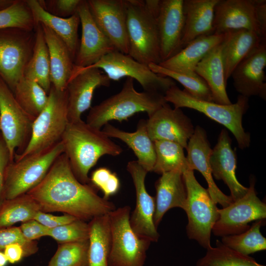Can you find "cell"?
<instances>
[{"label":"cell","instance_id":"obj_3","mask_svg":"<svg viewBox=\"0 0 266 266\" xmlns=\"http://www.w3.org/2000/svg\"><path fill=\"white\" fill-rule=\"evenodd\" d=\"M166 103L164 94L138 92L134 88L133 79L128 77L119 92L91 108L86 122L101 130L111 121L121 122L140 112H146L149 116Z\"/></svg>","mask_w":266,"mask_h":266},{"label":"cell","instance_id":"obj_5","mask_svg":"<svg viewBox=\"0 0 266 266\" xmlns=\"http://www.w3.org/2000/svg\"><path fill=\"white\" fill-rule=\"evenodd\" d=\"M48 96L46 106L33 121L27 146L14 160L45 151L61 141L68 123L67 92L51 85Z\"/></svg>","mask_w":266,"mask_h":266},{"label":"cell","instance_id":"obj_41","mask_svg":"<svg viewBox=\"0 0 266 266\" xmlns=\"http://www.w3.org/2000/svg\"><path fill=\"white\" fill-rule=\"evenodd\" d=\"M17 28L34 30L35 25L26 0H15L0 10V29Z\"/></svg>","mask_w":266,"mask_h":266},{"label":"cell","instance_id":"obj_9","mask_svg":"<svg viewBox=\"0 0 266 266\" xmlns=\"http://www.w3.org/2000/svg\"><path fill=\"white\" fill-rule=\"evenodd\" d=\"M108 215L111 233L108 266H144L151 242L139 237L132 229L131 207L115 208Z\"/></svg>","mask_w":266,"mask_h":266},{"label":"cell","instance_id":"obj_2","mask_svg":"<svg viewBox=\"0 0 266 266\" xmlns=\"http://www.w3.org/2000/svg\"><path fill=\"white\" fill-rule=\"evenodd\" d=\"M61 141L74 175L83 184L90 182L89 172L100 157L105 155L117 156L123 152L122 147L101 130L82 119L68 122Z\"/></svg>","mask_w":266,"mask_h":266},{"label":"cell","instance_id":"obj_44","mask_svg":"<svg viewBox=\"0 0 266 266\" xmlns=\"http://www.w3.org/2000/svg\"><path fill=\"white\" fill-rule=\"evenodd\" d=\"M13 243L22 245L26 257L34 254L38 250L37 242L27 240L19 227L11 226L0 229V251L3 250L7 245Z\"/></svg>","mask_w":266,"mask_h":266},{"label":"cell","instance_id":"obj_10","mask_svg":"<svg viewBox=\"0 0 266 266\" xmlns=\"http://www.w3.org/2000/svg\"><path fill=\"white\" fill-rule=\"evenodd\" d=\"M214 34L253 31L266 39V0H219L214 8Z\"/></svg>","mask_w":266,"mask_h":266},{"label":"cell","instance_id":"obj_25","mask_svg":"<svg viewBox=\"0 0 266 266\" xmlns=\"http://www.w3.org/2000/svg\"><path fill=\"white\" fill-rule=\"evenodd\" d=\"M219 0H183L182 49L194 39L214 34V8Z\"/></svg>","mask_w":266,"mask_h":266},{"label":"cell","instance_id":"obj_29","mask_svg":"<svg viewBox=\"0 0 266 266\" xmlns=\"http://www.w3.org/2000/svg\"><path fill=\"white\" fill-rule=\"evenodd\" d=\"M41 25L49 55L51 85L58 91H65L72 75L74 60L64 42L48 28Z\"/></svg>","mask_w":266,"mask_h":266},{"label":"cell","instance_id":"obj_14","mask_svg":"<svg viewBox=\"0 0 266 266\" xmlns=\"http://www.w3.org/2000/svg\"><path fill=\"white\" fill-rule=\"evenodd\" d=\"M255 179L251 177L246 194L230 205L218 209L219 218L212 232L217 236L233 235L246 231L249 223L266 218V204L257 196L255 189Z\"/></svg>","mask_w":266,"mask_h":266},{"label":"cell","instance_id":"obj_22","mask_svg":"<svg viewBox=\"0 0 266 266\" xmlns=\"http://www.w3.org/2000/svg\"><path fill=\"white\" fill-rule=\"evenodd\" d=\"M186 149L189 169L197 170L202 175L207 183V189L214 202L220 204L222 208L230 205L233 201L232 198L223 193L213 180L209 162L212 149L202 128L198 126L195 128Z\"/></svg>","mask_w":266,"mask_h":266},{"label":"cell","instance_id":"obj_39","mask_svg":"<svg viewBox=\"0 0 266 266\" xmlns=\"http://www.w3.org/2000/svg\"><path fill=\"white\" fill-rule=\"evenodd\" d=\"M148 66L154 72L169 77L180 83L184 87V90L193 97L213 101L211 92L207 84L196 72L189 73L177 72L164 68L158 64L152 63L149 64Z\"/></svg>","mask_w":266,"mask_h":266},{"label":"cell","instance_id":"obj_46","mask_svg":"<svg viewBox=\"0 0 266 266\" xmlns=\"http://www.w3.org/2000/svg\"><path fill=\"white\" fill-rule=\"evenodd\" d=\"M19 227L24 237L30 241H35L43 236H49L50 229L34 219L22 223Z\"/></svg>","mask_w":266,"mask_h":266},{"label":"cell","instance_id":"obj_13","mask_svg":"<svg viewBox=\"0 0 266 266\" xmlns=\"http://www.w3.org/2000/svg\"><path fill=\"white\" fill-rule=\"evenodd\" d=\"M34 119L22 108L13 92L0 77V131L10 162L14 161L16 149L22 148L23 151L27 146Z\"/></svg>","mask_w":266,"mask_h":266},{"label":"cell","instance_id":"obj_50","mask_svg":"<svg viewBox=\"0 0 266 266\" xmlns=\"http://www.w3.org/2000/svg\"><path fill=\"white\" fill-rule=\"evenodd\" d=\"M162 0H145L144 4L145 9L157 19L161 8Z\"/></svg>","mask_w":266,"mask_h":266},{"label":"cell","instance_id":"obj_30","mask_svg":"<svg viewBox=\"0 0 266 266\" xmlns=\"http://www.w3.org/2000/svg\"><path fill=\"white\" fill-rule=\"evenodd\" d=\"M226 33L212 34L198 37L186 45L178 53L161 62L160 66L182 73L195 71L198 63L212 48L225 39Z\"/></svg>","mask_w":266,"mask_h":266},{"label":"cell","instance_id":"obj_34","mask_svg":"<svg viewBox=\"0 0 266 266\" xmlns=\"http://www.w3.org/2000/svg\"><path fill=\"white\" fill-rule=\"evenodd\" d=\"M39 211L36 201L27 194L3 200L0 206V229L34 219Z\"/></svg>","mask_w":266,"mask_h":266},{"label":"cell","instance_id":"obj_51","mask_svg":"<svg viewBox=\"0 0 266 266\" xmlns=\"http://www.w3.org/2000/svg\"><path fill=\"white\" fill-rule=\"evenodd\" d=\"M15 0H0V10H2L12 4Z\"/></svg>","mask_w":266,"mask_h":266},{"label":"cell","instance_id":"obj_17","mask_svg":"<svg viewBox=\"0 0 266 266\" xmlns=\"http://www.w3.org/2000/svg\"><path fill=\"white\" fill-rule=\"evenodd\" d=\"M110 81L99 68H85L74 66L72 76L66 88L68 122L81 120L82 114L91 107L96 89L100 86H109Z\"/></svg>","mask_w":266,"mask_h":266},{"label":"cell","instance_id":"obj_33","mask_svg":"<svg viewBox=\"0 0 266 266\" xmlns=\"http://www.w3.org/2000/svg\"><path fill=\"white\" fill-rule=\"evenodd\" d=\"M33 52L24 72V77L37 83L48 94L51 83L49 55L40 24L35 28Z\"/></svg>","mask_w":266,"mask_h":266},{"label":"cell","instance_id":"obj_8","mask_svg":"<svg viewBox=\"0 0 266 266\" xmlns=\"http://www.w3.org/2000/svg\"><path fill=\"white\" fill-rule=\"evenodd\" d=\"M63 153L61 141L45 151L9 162L5 171L3 200L26 194L37 186Z\"/></svg>","mask_w":266,"mask_h":266},{"label":"cell","instance_id":"obj_27","mask_svg":"<svg viewBox=\"0 0 266 266\" xmlns=\"http://www.w3.org/2000/svg\"><path fill=\"white\" fill-rule=\"evenodd\" d=\"M266 41L256 33L247 30H233L226 33L221 56L226 83L237 65Z\"/></svg>","mask_w":266,"mask_h":266},{"label":"cell","instance_id":"obj_11","mask_svg":"<svg viewBox=\"0 0 266 266\" xmlns=\"http://www.w3.org/2000/svg\"><path fill=\"white\" fill-rule=\"evenodd\" d=\"M35 29H0V77L13 92L32 55Z\"/></svg>","mask_w":266,"mask_h":266},{"label":"cell","instance_id":"obj_48","mask_svg":"<svg viewBox=\"0 0 266 266\" xmlns=\"http://www.w3.org/2000/svg\"><path fill=\"white\" fill-rule=\"evenodd\" d=\"M10 162L9 151L2 136L0 135V206L3 201V191L6 167Z\"/></svg>","mask_w":266,"mask_h":266},{"label":"cell","instance_id":"obj_47","mask_svg":"<svg viewBox=\"0 0 266 266\" xmlns=\"http://www.w3.org/2000/svg\"><path fill=\"white\" fill-rule=\"evenodd\" d=\"M34 219L51 229L70 223L77 219L66 214L56 216L39 211Z\"/></svg>","mask_w":266,"mask_h":266},{"label":"cell","instance_id":"obj_1","mask_svg":"<svg viewBox=\"0 0 266 266\" xmlns=\"http://www.w3.org/2000/svg\"><path fill=\"white\" fill-rule=\"evenodd\" d=\"M27 194L41 211L61 212L86 222L115 209L113 202L97 194L94 186L76 178L64 153L55 161L43 180Z\"/></svg>","mask_w":266,"mask_h":266},{"label":"cell","instance_id":"obj_23","mask_svg":"<svg viewBox=\"0 0 266 266\" xmlns=\"http://www.w3.org/2000/svg\"><path fill=\"white\" fill-rule=\"evenodd\" d=\"M231 144L228 132L223 129L211 150L209 162L213 177L224 182L230 191V196L235 201L244 196L248 188L243 186L236 178V155Z\"/></svg>","mask_w":266,"mask_h":266},{"label":"cell","instance_id":"obj_4","mask_svg":"<svg viewBox=\"0 0 266 266\" xmlns=\"http://www.w3.org/2000/svg\"><path fill=\"white\" fill-rule=\"evenodd\" d=\"M164 97L166 102L172 103L174 108L196 110L225 126L233 134L239 148L244 149L249 146L250 135L245 132L242 124L243 115L249 107L248 98L239 95L234 103L220 104L196 99L176 85L171 87Z\"/></svg>","mask_w":266,"mask_h":266},{"label":"cell","instance_id":"obj_21","mask_svg":"<svg viewBox=\"0 0 266 266\" xmlns=\"http://www.w3.org/2000/svg\"><path fill=\"white\" fill-rule=\"evenodd\" d=\"M183 0H162L156 19L159 32L161 62L182 49L184 28Z\"/></svg>","mask_w":266,"mask_h":266},{"label":"cell","instance_id":"obj_31","mask_svg":"<svg viewBox=\"0 0 266 266\" xmlns=\"http://www.w3.org/2000/svg\"><path fill=\"white\" fill-rule=\"evenodd\" d=\"M223 41L207 53L198 63L195 71L207 84L211 92L213 101L228 105L232 102L226 91L227 83L221 56Z\"/></svg>","mask_w":266,"mask_h":266},{"label":"cell","instance_id":"obj_7","mask_svg":"<svg viewBox=\"0 0 266 266\" xmlns=\"http://www.w3.org/2000/svg\"><path fill=\"white\" fill-rule=\"evenodd\" d=\"M187 191L186 207L188 238L196 240L207 249L210 247V238L213 226L219 218L218 208L207 189L197 181L194 170L183 172Z\"/></svg>","mask_w":266,"mask_h":266},{"label":"cell","instance_id":"obj_42","mask_svg":"<svg viewBox=\"0 0 266 266\" xmlns=\"http://www.w3.org/2000/svg\"><path fill=\"white\" fill-rule=\"evenodd\" d=\"M49 236L60 243L88 240L89 224L86 221L76 219L63 226L50 229Z\"/></svg>","mask_w":266,"mask_h":266},{"label":"cell","instance_id":"obj_12","mask_svg":"<svg viewBox=\"0 0 266 266\" xmlns=\"http://www.w3.org/2000/svg\"><path fill=\"white\" fill-rule=\"evenodd\" d=\"M85 68L102 70L110 80L119 81L126 77L136 80L144 91L163 94L176 85L171 78L152 71L148 65L140 63L129 55L114 50L101 58L95 64Z\"/></svg>","mask_w":266,"mask_h":266},{"label":"cell","instance_id":"obj_35","mask_svg":"<svg viewBox=\"0 0 266 266\" xmlns=\"http://www.w3.org/2000/svg\"><path fill=\"white\" fill-rule=\"evenodd\" d=\"M154 143L156 161L152 172L161 175L175 170L183 172L189 169L184 148L180 144L168 140H156Z\"/></svg>","mask_w":266,"mask_h":266},{"label":"cell","instance_id":"obj_6","mask_svg":"<svg viewBox=\"0 0 266 266\" xmlns=\"http://www.w3.org/2000/svg\"><path fill=\"white\" fill-rule=\"evenodd\" d=\"M129 53L136 61L149 65L161 62L156 18L145 8L143 0H126Z\"/></svg>","mask_w":266,"mask_h":266},{"label":"cell","instance_id":"obj_32","mask_svg":"<svg viewBox=\"0 0 266 266\" xmlns=\"http://www.w3.org/2000/svg\"><path fill=\"white\" fill-rule=\"evenodd\" d=\"M108 214L95 217L88 223L87 266H108L111 233Z\"/></svg>","mask_w":266,"mask_h":266},{"label":"cell","instance_id":"obj_28","mask_svg":"<svg viewBox=\"0 0 266 266\" xmlns=\"http://www.w3.org/2000/svg\"><path fill=\"white\" fill-rule=\"evenodd\" d=\"M102 132L109 137L118 138L125 143L133 152L137 162L148 172H152L156 161L154 141L148 133L146 120L141 119L133 132H128L107 123Z\"/></svg>","mask_w":266,"mask_h":266},{"label":"cell","instance_id":"obj_20","mask_svg":"<svg viewBox=\"0 0 266 266\" xmlns=\"http://www.w3.org/2000/svg\"><path fill=\"white\" fill-rule=\"evenodd\" d=\"M266 42L254 49L234 68L231 77L240 95L266 99Z\"/></svg>","mask_w":266,"mask_h":266},{"label":"cell","instance_id":"obj_16","mask_svg":"<svg viewBox=\"0 0 266 266\" xmlns=\"http://www.w3.org/2000/svg\"><path fill=\"white\" fill-rule=\"evenodd\" d=\"M127 169L132 178L136 195L135 207L130 218L131 227L139 237L157 242L160 235L154 223L155 198L148 194L145 183L148 172L137 161H130Z\"/></svg>","mask_w":266,"mask_h":266},{"label":"cell","instance_id":"obj_43","mask_svg":"<svg viewBox=\"0 0 266 266\" xmlns=\"http://www.w3.org/2000/svg\"><path fill=\"white\" fill-rule=\"evenodd\" d=\"M90 180L94 187L102 191L103 198L107 200L116 194L120 187V180L116 173L105 167L95 169L92 172Z\"/></svg>","mask_w":266,"mask_h":266},{"label":"cell","instance_id":"obj_49","mask_svg":"<svg viewBox=\"0 0 266 266\" xmlns=\"http://www.w3.org/2000/svg\"><path fill=\"white\" fill-rule=\"evenodd\" d=\"M3 253L7 261L11 264L17 263L26 257L23 246L18 243L7 245L3 250Z\"/></svg>","mask_w":266,"mask_h":266},{"label":"cell","instance_id":"obj_15","mask_svg":"<svg viewBox=\"0 0 266 266\" xmlns=\"http://www.w3.org/2000/svg\"><path fill=\"white\" fill-rule=\"evenodd\" d=\"M95 23L116 50L128 54L126 0H88Z\"/></svg>","mask_w":266,"mask_h":266},{"label":"cell","instance_id":"obj_37","mask_svg":"<svg viewBox=\"0 0 266 266\" xmlns=\"http://www.w3.org/2000/svg\"><path fill=\"white\" fill-rule=\"evenodd\" d=\"M265 220H259L248 230L239 234L222 237L221 242L226 246L243 255H249L266 249V238L261 232Z\"/></svg>","mask_w":266,"mask_h":266},{"label":"cell","instance_id":"obj_40","mask_svg":"<svg viewBox=\"0 0 266 266\" xmlns=\"http://www.w3.org/2000/svg\"><path fill=\"white\" fill-rule=\"evenodd\" d=\"M89 240L61 243L48 266H87Z\"/></svg>","mask_w":266,"mask_h":266},{"label":"cell","instance_id":"obj_36","mask_svg":"<svg viewBox=\"0 0 266 266\" xmlns=\"http://www.w3.org/2000/svg\"><path fill=\"white\" fill-rule=\"evenodd\" d=\"M15 98L22 108L35 119L48 101V94L36 82L22 78L13 91Z\"/></svg>","mask_w":266,"mask_h":266},{"label":"cell","instance_id":"obj_19","mask_svg":"<svg viewBox=\"0 0 266 266\" xmlns=\"http://www.w3.org/2000/svg\"><path fill=\"white\" fill-rule=\"evenodd\" d=\"M77 13L81 24L82 35L74 64L76 67H86L116 50L94 20L87 0H81Z\"/></svg>","mask_w":266,"mask_h":266},{"label":"cell","instance_id":"obj_38","mask_svg":"<svg viewBox=\"0 0 266 266\" xmlns=\"http://www.w3.org/2000/svg\"><path fill=\"white\" fill-rule=\"evenodd\" d=\"M204 256L197 261L196 266H265L252 257L243 255L224 245L217 240L216 247L206 249Z\"/></svg>","mask_w":266,"mask_h":266},{"label":"cell","instance_id":"obj_26","mask_svg":"<svg viewBox=\"0 0 266 266\" xmlns=\"http://www.w3.org/2000/svg\"><path fill=\"white\" fill-rule=\"evenodd\" d=\"M36 25L41 24L50 29L67 46L74 60L79 44L78 30L80 23L77 12L67 18L54 15L40 5L38 0H26Z\"/></svg>","mask_w":266,"mask_h":266},{"label":"cell","instance_id":"obj_52","mask_svg":"<svg viewBox=\"0 0 266 266\" xmlns=\"http://www.w3.org/2000/svg\"><path fill=\"white\" fill-rule=\"evenodd\" d=\"M7 262V260L4 253L1 251H0V266H5Z\"/></svg>","mask_w":266,"mask_h":266},{"label":"cell","instance_id":"obj_45","mask_svg":"<svg viewBox=\"0 0 266 266\" xmlns=\"http://www.w3.org/2000/svg\"><path fill=\"white\" fill-rule=\"evenodd\" d=\"M42 7L56 16L67 18L77 12L81 0H38Z\"/></svg>","mask_w":266,"mask_h":266},{"label":"cell","instance_id":"obj_24","mask_svg":"<svg viewBox=\"0 0 266 266\" xmlns=\"http://www.w3.org/2000/svg\"><path fill=\"white\" fill-rule=\"evenodd\" d=\"M154 223L157 228L169 209L179 207L184 210L187 191L183 172L175 170L165 172L156 181Z\"/></svg>","mask_w":266,"mask_h":266},{"label":"cell","instance_id":"obj_18","mask_svg":"<svg viewBox=\"0 0 266 266\" xmlns=\"http://www.w3.org/2000/svg\"><path fill=\"white\" fill-rule=\"evenodd\" d=\"M148 117L147 130L153 141H173L186 148L195 128L190 119L181 108H172L166 103Z\"/></svg>","mask_w":266,"mask_h":266}]
</instances>
